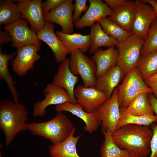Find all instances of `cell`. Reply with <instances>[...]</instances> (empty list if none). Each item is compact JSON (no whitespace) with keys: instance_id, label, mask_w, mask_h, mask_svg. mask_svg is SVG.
<instances>
[{"instance_id":"1","label":"cell","mask_w":157,"mask_h":157,"mask_svg":"<svg viewBox=\"0 0 157 157\" xmlns=\"http://www.w3.org/2000/svg\"><path fill=\"white\" fill-rule=\"evenodd\" d=\"M153 133L149 126L129 124L117 129L112 135L116 144L131 157H146L151 152Z\"/></svg>"},{"instance_id":"2","label":"cell","mask_w":157,"mask_h":157,"mask_svg":"<svg viewBox=\"0 0 157 157\" xmlns=\"http://www.w3.org/2000/svg\"><path fill=\"white\" fill-rule=\"evenodd\" d=\"M28 115L27 109L23 104L6 99L1 101L0 128L4 133L7 146L19 133L28 130Z\"/></svg>"},{"instance_id":"3","label":"cell","mask_w":157,"mask_h":157,"mask_svg":"<svg viewBox=\"0 0 157 157\" xmlns=\"http://www.w3.org/2000/svg\"><path fill=\"white\" fill-rule=\"evenodd\" d=\"M28 130L33 135L42 137L55 145L66 140L76 129L67 116L60 112L47 121L28 124Z\"/></svg>"},{"instance_id":"4","label":"cell","mask_w":157,"mask_h":157,"mask_svg":"<svg viewBox=\"0 0 157 157\" xmlns=\"http://www.w3.org/2000/svg\"><path fill=\"white\" fill-rule=\"evenodd\" d=\"M145 40L142 37L133 33L123 43L117 46L119 51L117 65L125 75L136 67Z\"/></svg>"},{"instance_id":"5","label":"cell","mask_w":157,"mask_h":157,"mask_svg":"<svg viewBox=\"0 0 157 157\" xmlns=\"http://www.w3.org/2000/svg\"><path fill=\"white\" fill-rule=\"evenodd\" d=\"M117 88L120 108H126L136 96L142 93H152L141 76L136 67L126 75L123 82Z\"/></svg>"},{"instance_id":"6","label":"cell","mask_w":157,"mask_h":157,"mask_svg":"<svg viewBox=\"0 0 157 157\" xmlns=\"http://www.w3.org/2000/svg\"><path fill=\"white\" fill-rule=\"evenodd\" d=\"M70 54L69 66L71 72L75 75L80 76L84 86L94 88L97 69L95 62L79 49L72 51Z\"/></svg>"},{"instance_id":"7","label":"cell","mask_w":157,"mask_h":157,"mask_svg":"<svg viewBox=\"0 0 157 157\" xmlns=\"http://www.w3.org/2000/svg\"><path fill=\"white\" fill-rule=\"evenodd\" d=\"M94 112L101 125L102 133L109 131L112 134L116 129L120 117L117 88L114 90L111 97L106 100Z\"/></svg>"},{"instance_id":"8","label":"cell","mask_w":157,"mask_h":157,"mask_svg":"<svg viewBox=\"0 0 157 157\" xmlns=\"http://www.w3.org/2000/svg\"><path fill=\"white\" fill-rule=\"evenodd\" d=\"M4 29L11 37V46L12 47L18 49L30 44L41 45V41L38 38L37 34L29 28L27 21L24 19L6 25Z\"/></svg>"},{"instance_id":"9","label":"cell","mask_w":157,"mask_h":157,"mask_svg":"<svg viewBox=\"0 0 157 157\" xmlns=\"http://www.w3.org/2000/svg\"><path fill=\"white\" fill-rule=\"evenodd\" d=\"M40 46L30 44L18 48L15 58L12 60L13 71L19 76L25 75L34 67V63L40 58L38 52L40 50Z\"/></svg>"},{"instance_id":"10","label":"cell","mask_w":157,"mask_h":157,"mask_svg":"<svg viewBox=\"0 0 157 157\" xmlns=\"http://www.w3.org/2000/svg\"><path fill=\"white\" fill-rule=\"evenodd\" d=\"M134 2L136 13L132 32L146 40L151 25L157 17V13L152 6L142 0H136Z\"/></svg>"},{"instance_id":"11","label":"cell","mask_w":157,"mask_h":157,"mask_svg":"<svg viewBox=\"0 0 157 157\" xmlns=\"http://www.w3.org/2000/svg\"><path fill=\"white\" fill-rule=\"evenodd\" d=\"M45 98L38 101L34 106V117L44 116L47 108L50 105H57L67 102H71V99L67 92L63 88L53 83L48 84L44 90Z\"/></svg>"},{"instance_id":"12","label":"cell","mask_w":157,"mask_h":157,"mask_svg":"<svg viewBox=\"0 0 157 157\" xmlns=\"http://www.w3.org/2000/svg\"><path fill=\"white\" fill-rule=\"evenodd\" d=\"M17 5L23 18L28 22L37 34L44 27L45 21L42 12L41 0H20Z\"/></svg>"},{"instance_id":"13","label":"cell","mask_w":157,"mask_h":157,"mask_svg":"<svg viewBox=\"0 0 157 157\" xmlns=\"http://www.w3.org/2000/svg\"><path fill=\"white\" fill-rule=\"evenodd\" d=\"M72 0H65L57 8L43 15L45 21L55 23L62 28L61 32L72 34L74 30L72 12L74 5Z\"/></svg>"},{"instance_id":"14","label":"cell","mask_w":157,"mask_h":157,"mask_svg":"<svg viewBox=\"0 0 157 157\" xmlns=\"http://www.w3.org/2000/svg\"><path fill=\"white\" fill-rule=\"evenodd\" d=\"M75 96L77 103L84 110L90 113L95 111L108 98L104 92L94 88L78 86L74 90Z\"/></svg>"},{"instance_id":"15","label":"cell","mask_w":157,"mask_h":157,"mask_svg":"<svg viewBox=\"0 0 157 157\" xmlns=\"http://www.w3.org/2000/svg\"><path fill=\"white\" fill-rule=\"evenodd\" d=\"M54 25L51 22L45 21L44 26L37 34L39 39L45 43L54 53L55 60L61 63L67 58L70 52L54 32Z\"/></svg>"},{"instance_id":"16","label":"cell","mask_w":157,"mask_h":157,"mask_svg":"<svg viewBox=\"0 0 157 157\" xmlns=\"http://www.w3.org/2000/svg\"><path fill=\"white\" fill-rule=\"evenodd\" d=\"M89 6L85 14L74 25L77 28H90L100 19L112 15L113 11L101 0H89Z\"/></svg>"},{"instance_id":"17","label":"cell","mask_w":157,"mask_h":157,"mask_svg":"<svg viewBox=\"0 0 157 157\" xmlns=\"http://www.w3.org/2000/svg\"><path fill=\"white\" fill-rule=\"evenodd\" d=\"M78 81L77 76L71 72L69 66V59H66L61 63L56 74L54 76L53 83L64 89L68 93L71 103L77 104L75 96L74 87Z\"/></svg>"},{"instance_id":"18","label":"cell","mask_w":157,"mask_h":157,"mask_svg":"<svg viewBox=\"0 0 157 157\" xmlns=\"http://www.w3.org/2000/svg\"><path fill=\"white\" fill-rule=\"evenodd\" d=\"M83 106L79 104H73L70 102L64 103L56 106L57 113L63 111L69 112L82 119L84 122L85 131L92 133L97 129L100 123L95 112L88 113L83 110Z\"/></svg>"},{"instance_id":"19","label":"cell","mask_w":157,"mask_h":157,"mask_svg":"<svg viewBox=\"0 0 157 157\" xmlns=\"http://www.w3.org/2000/svg\"><path fill=\"white\" fill-rule=\"evenodd\" d=\"M91 59L95 63L97 66V78L102 75L117 63L119 51L115 46L109 47L103 50L98 49L92 53Z\"/></svg>"},{"instance_id":"20","label":"cell","mask_w":157,"mask_h":157,"mask_svg":"<svg viewBox=\"0 0 157 157\" xmlns=\"http://www.w3.org/2000/svg\"><path fill=\"white\" fill-rule=\"evenodd\" d=\"M112 11L113 14L108 18L124 30L132 32V27L136 13L134 1L128 0L124 5Z\"/></svg>"},{"instance_id":"21","label":"cell","mask_w":157,"mask_h":157,"mask_svg":"<svg viewBox=\"0 0 157 157\" xmlns=\"http://www.w3.org/2000/svg\"><path fill=\"white\" fill-rule=\"evenodd\" d=\"M124 75L118 66L115 65L97 78L94 88L105 93L110 98Z\"/></svg>"},{"instance_id":"22","label":"cell","mask_w":157,"mask_h":157,"mask_svg":"<svg viewBox=\"0 0 157 157\" xmlns=\"http://www.w3.org/2000/svg\"><path fill=\"white\" fill-rule=\"evenodd\" d=\"M56 34L65 47L71 53L79 49L84 53L89 50L91 44L90 34L83 35L79 33L66 34L57 31Z\"/></svg>"},{"instance_id":"23","label":"cell","mask_w":157,"mask_h":157,"mask_svg":"<svg viewBox=\"0 0 157 157\" xmlns=\"http://www.w3.org/2000/svg\"><path fill=\"white\" fill-rule=\"evenodd\" d=\"M75 132L63 142L49 147L51 157H80L77 153L76 147L81 135L74 136Z\"/></svg>"},{"instance_id":"24","label":"cell","mask_w":157,"mask_h":157,"mask_svg":"<svg viewBox=\"0 0 157 157\" xmlns=\"http://www.w3.org/2000/svg\"><path fill=\"white\" fill-rule=\"evenodd\" d=\"M90 35L91 44L89 50L91 53L100 47L117 46L119 44L117 40L107 34L97 22L91 28Z\"/></svg>"},{"instance_id":"25","label":"cell","mask_w":157,"mask_h":157,"mask_svg":"<svg viewBox=\"0 0 157 157\" xmlns=\"http://www.w3.org/2000/svg\"><path fill=\"white\" fill-rule=\"evenodd\" d=\"M120 117L117 124L116 129L127 124L149 126L154 123H157L156 115H135L128 113L125 108H120Z\"/></svg>"},{"instance_id":"26","label":"cell","mask_w":157,"mask_h":157,"mask_svg":"<svg viewBox=\"0 0 157 157\" xmlns=\"http://www.w3.org/2000/svg\"><path fill=\"white\" fill-rule=\"evenodd\" d=\"M16 54V52L7 54L3 53L2 47L0 48V78L4 79L6 83L15 102H19V97L17 91L14 85L13 80L10 74L8 69L9 61L13 60Z\"/></svg>"},{"instance_id":"27","label":"cell","mask_w":157,"mask_h":157,"mask_svg":"<svg viewBox=\"0 0 157 157\" xmlns=\"http://www.w3.org/2000/svg\"><path fill=\"white\" fill-rule=\"evenodd\" d=\"M148 94L144 92L136 96L125 108L126 111L137 116L154 115V112L149 101Z\"/></svg>"},{"instance_id":"28","label":"cell","mask_w":157,"mask_h":157,"mask_svg":"<svg viewBox=\"0 0 157 157\" xmlns=\"http://www.w3.org/2000/svg\"><path fill=\"white\" fill-rule=\"evenodd\" d=\"M22 18L17 4L13 1H0V25L12 24Z\"/></svg>"},{"instance_id":"29","label":"cell","mask_w":157,"mask_h":157,"mask_svg":"<svg viewBox=\"0 0 157 157\" xmlns=\"http://www.w3.org/2000/svg\"><path fill=\"white\" fill-rule=\"evenodd\" d=\"M136 67L144 80L157 73V50L141 55Z\"/></svg>"},{"instance_id":"30","label":"cell","mask_w":157,"mask_h":157,"mask_svg":"<svg viewBox=\"0 0 157 157\" xmlns=\"http://www.w3.org/2000/svg\"><path fill=\"white\" fill-rule=\"evenodd\" d=\"M97 22L107 34L117 40L119 44L123 43L134 33L124 30L107 17L101 18Z\"/></svg>"},{"instance_id":"31","label":"cell","mask_w":157,"mask_h":157,"mask_svg":"<svg viewBox=\"0 0 157 157\" xmlns=\"http://www.w3.org/2000/svg\"><path fill=\"white\" fill-rule=\"evenodd\" d=\"M103 133L105 139L100 149L101 157H131L126 150L121 149L115 143L111 133L106 131Z\"/></svg>"},{"instance_id":"32","label":"cell","mask_w":157,"mask_h":157,"mask_svg":"<svg viewBox=\"0 0 157 157\" xmlns=\"http://www.w3.org/2000/svg\"><path fill=\"white\" fill-rule=\"evenodd\" d=\"M157 50V17L152 22L148 31L147 39L142 48L141 55Z\"/></svg>"},{"instance_id":"33","label":"cell","mask_w":157,"mask_h":157,"mask_svg":"<svg viewBox=\"0 0 157 157\" xmlns=\"http://www.w3.org/2000/svg\"><path fill=\"white\" fill-rule=\"evenodd\" d=\"M86 0H75L74 5V13L72 15L73 22L74 24L80 19V17L83 12L88 9Z\"/></svg>"},{"instance_id":"34","label":"cell","mask_w":157,"mask_h":157,"mask_svg":"<svg viewBox=\"0 0 157 157\" xmlns=\"http://www.w3.org/2000/svg\"><path fill=\"white\" fill-rule=\"evenodd\" d=\"M153 135L150 143L151 154L149 157H157V123L150 125Z\"/></svg>"},{"instance_id":"35","label":"cell","mask_w":157,"mask_h":157,"mask_svg":"<svg viewBox=\"0 0 157 157\" xmlns=\"http://www.w3.org/2000/svg\"><path fill=\"white\" fill-rule=\"evenodd\" d=\"M65 0H47L42 4L43 15L54 9L65 1Z\"/></svg>"},{"instance_id":"36","label":"cell","mask_w":157,"mask_h":157,"mask_svg":"<svg viewBox=\"0 0 157 157\" xmlns=\"http://www.w3.org/2000/svg\"><path fill=\"white\" fill-rule=\"evenodd\" d=\"M144 80L151 90L154 96L157 98V73Z\"/></svg>"},{"instance_id":"37","label":"cell","mask_w":157,"mask_h":157,"mask_svg":"<svg viewBox=\"0 0 157 157\" xmlns=\"http://www.w3.org/2000/svg\"><path fill=\"white\" fill-rule=\"evenodd\" d=\"M128 0H105L104 1L112 10L119 8L126 4Z\"/></svg>"},{"instance_id":"38","label":"cell","mask_w":157,"mask_h":157,"mask_svg":"<svg viewBox=\"0 0 157 157\" xmlns=\"http://www.w3.org/2000/svg\"><path fill=\"white\" fill-rule=\"evenodd\" d=\"M12 39L9 33L7 31L0 29V43L3 44L12 42Z\"/></svg>"},{"instance_id":"39","label":"cell","mask_w":157,"mask_h":157,"mask_svg":"<svg viewBox=\"0 0 157 157\" xmlns=\"http://www.w3.org/2000/svg\"><path fill=\"white\" fill-rule=\"evenodd\" d=\"M148 97L154 112L157 116V98L152 94H148Z\"/></svg>"},{"instance_id":"40","label":"cell","mask_w":157,"mask_h":157,"mask_svg":"<svg viewBox=\"0 0 157 157\" xmlns=\"http://www.w3.org/2000/svg\"><path fill=\"white\" fill-rule=\"evenodd\" d=\"M142 1L152 6L157 13V1H156V0H143Z\"/></svg>"},{"instance_id":"41","label":"cell","mask_w":157,"mask_h":157,"mask_svg":"<svg viewBox=\"0 0 157 157\" xmlns=\"http://www.w3.org/2000/svg\"><path fill=\"white\" fill-rule=\"evenodd\" d=\"M0 157H2L1 153H0Z\"/></svg>"},{"instance_id":"42","label":"cell","mask_w":157,"mask_h":157,"mask_svg":"<svg viewBox=\"0 0 157 157\" xmlns=\"http://www.w3.org/2000/svg\"><path fill=\"white\" fill-rule=\"evenodd\" d=\"M156 1H157V0H156Z\"/></svg>"}]
</instances>
